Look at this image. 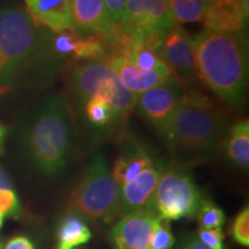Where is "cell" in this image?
I'll use <instances>...</instances> for the list:
<instances>
[{"mask_svg": "<svg viewBox=\"0 0 249 249\" xmlns=\"http://www.w3.org/2000/svg\"><path fill=\"white\" fill-rule=\"evenodd\" d=\"M123 24L144 31H166L173 26L167 0H127Z\"/></svg>", "mask_w": 249, "mask_h": 249, "instance_id": "13", "label": "cell"}, {"mask_svg": "<svg viewBox=\"0 0 249 249\" xmlns=\"http://www.w3.org/2000/svg\"><path fill=\"white\" fill-rule=\"evenodd\" d=\"M202 196L188 174L178 170L161 173L150 207L156 216L164 222L192 218L197 213Z\"/></svg>", "mask_w": 249, "mask_h": 249, "instance_id": "7", "label": "cell"}, {"mask_svg": "<svg viewBox=\"0 0 249 249\" xmlns=\"http://www.w3.org/2000/svg\"><path fill=\"white\" fill-rule=\"evenodd\" d=\"M229 129L225 112L200 92L191 90L160 133L174 157L198 161L217 151Z\"/></svg>", "mask_w": 249, "mask_h": 249, "instance_id": "4", "label": "cell"}, {"mask_svg": "<svg viewBox=\"0 0 249 249\" xmlns=\"http://www.w3.org/2000/svg\"><path fill=\"white\" fill-rule=\"evenodd\" d=\"M21 211V204L15 189L0 187V213L4 216L18 217Z\"/></svg>", "mask_w": 249, "mask_h": 249, "instance_id": "25", "label": "cell"}, {"mask_svg": "<svg viewBox=\"0 0 249 249\" xmlns=\"http://www.w3.org/2000/svg\"><path fill=\"white\" fill-rule=\"evenodd\" d=\"M242 6H244V8L246 9V12H248L249 13V0H240Z\"/></svg>", "mask_w": 249, "mask_h": 249, "instance_id": "30", "label": "cell"}, {"mask_svg": "<svg viewBox=\"0 0 249 249\" xmlns=\"http://www.w3.org/2000/svg\"><path fill=\"white\" fill-rule=\"evenodd\" d=\"M4 249H36L34 246L33 241L29 238L23 235L14 236V238L9 239L7 244L5 245Z\"/></svg>", "mask_w": 249, "mask_h": 249, "instance_id": "28", "label": "cell"}, {"mask_svg": "<svg viewBox=\"0 0 249 249\" xmlns=\"http://www.w3.org/2000/svg\"><path fill=\"white\" fill-rule=\"evenodd\" d=\"M103 1H104L112 22L114 24H123L127 0H103Z\"/></svg>", "mask_w": 249, "mask_h": 249, "instance_id": "27", "label": "cell"}, {"mask_svg": "<svg viewBox=\"0 0 249 249\" xmlns=\"http://www.w3.org/2000/svg\"><path fill=\"white\" fill-rule=\"evenodd\" d=\"M46 31L17 5L0 7V97L28 85H44L60 71L46 53Z\"/></svg>", "mask_w": 249, "mask_h": 249, "instance_id": "2", "label": "cell"}, {"mask_svg": "<svg viewBox=\"0 0 249 249\" xmlns=\"http://www.w3.org/2000/svg\"><path fill=\"white\" fill-rule=\"evenodd\" d=\"M173 24L202 22L205 0H167Z\"/></svg>", "mask_w": 249, "mask_h": 249, "instance_id": "20", "label": "cell"}, {"mask_svg": "<svg viewBox=\"0 0 249 249\" xmlns=\"http://www.w3.org/2000/svg\"><path fill=\"white\" fill-rule=\"evenodd\" d=\"M155 161L152 157L141 147H133L124 151L114 161L111 171L112 178L119 187L132 181Z\"/></svg>", "mask_w": 249, "mask_h": 249, "instance_id": "17", "label": "cell"}, {"mask_svg": "<svg viewBox=\"0 0 249 249\" xmlns=\"http://www.w3.org/2000/svg\"><path fill=\"white\" fill-rule=\"evenodd\" d=\"M160 218L150 209L124 213L112 227L111 241L116 249H151V238Z\"/></svg>", "mask_w": 249, "mask_h": 249, "instance_id": "9", "label": "cell"}, {"mask_svg": "<svg viewBox=\"0 0 249 249\" xmlns=\"http://www.w3.org/2000/svg\"><path fill=\"white\" fill-rule=\"evenodd\" d=\"M249 13L240 0H205V29L219 33H246Z\"/></svg>", "mask_w": 249, "mask_h": 249, "instance_id": "12", "label": "cell"}, {"mask_svg": "<svg viewBox=\"0 0 249 249\" xmlns=\"http://www.w3.org/2000/svg\"><path fill=\"white\" fill-rule=\"evenodd\" d=\"M185 93V88L179 82H170L141 93L135 107L145 120L160 130L177 110Z\"/></svg>", "mask_w": 249, "mask_h": 249, "instance_id": "11", "label": "cell"}, {"mask_svg": "<svg viewBox=\"0 0 249 249\" xmlns=\"http://www.w3.org/2000/svg\"><path fill=\"white\" fill-rule=\"evenodd\" d=\"M161 55L185 90L198 82L193 40L182 26L173 24L166 30Z\"/></svg>", "mask_w": 249, "mask_h": 249, "instance_id": "8", "label": "cell"}, {"mask_svg": "<svg viewBox=\"0 0 249 249\" xmlns=\"http://www.w3.org/2000/svg\"><path fill=\"white\" fill-rule=\"evenodd\" d=\"M198 227L203 230L220 229L225 223V213L211 201H202L197 210Z\"/></svg>", "mask_w": 249, "mask_h": 249, "instance_id": "22", "label": "cell"}, {"mask_svg": "<svg viewBox=\"0 0 249 249\" xmlns=\"http://www.w3.org/2000/svg\"><path fill=\"white\" fill-rule=\"evenodd\" d=\"M26 12L37 26L60 33L75 31L70 0H24Z\"/></svg>", "mask_w": 249, "mask_h": 249, "instance_id": "15", "label": "cell"}, {"mask_svg": "<svg viewBox=\"0 0 249 249\" xmlns=\"http://www.w3.org/2000/svg\"><path fill=\"white\" fill-rule=\"evenodd\" d=\"M4 214H2L1 213H0V227L2 226V223H4Z\"/></svg>", "mask_w": 249, "mask_h": 249, "instance_id": "31", "label": "cell"}, {"mask_svg": "<svg viewBox=\"0 0 249 249\" xmlns=\"http://www.w3.org/2000/svg\"><path fill=\"white\" fill-rule=\"evenodd\" d=\"M82 111L89 126L99 129L116 121L117 116L110 104L99 97H92L82 105Z\"/></svg>", "mask_w": 249, "mask_h": 249, "instance_id": "21", "label": "cell"}, {"mask_svg": "<svg viewBox=\"0 0 249 249\" xmlns=\"http://www.w3.org/2000/svg\"><path fill=\"white\" fill-rule=\"evenodd\" d=\"M71 13L76 30L110 37L116 24L112 22L103 0H70Z\"/></svg>", "mask_w": 249, "mask_h": 249, "instance_id": "16", "label": "cell"}, {"mask_svg": "<svg viewBox=\"0 0 249 249\" xmlns=\"http://www.w3.org/2000/svg\"><path fill=\"white\" fill-rule=\"evenodd\" d=\"M182 249H210V248H208L207 246L202 244L198 239H192V240L187 242L186 246Z\"/></svg>", "mask_w": 249, "mask_h": 249, "instance_id": "29", "label": "cell"}, {"mask_svg": "<svg viewBox=\"0 0 249 249\" xmlns=\"http://www.w3.org/2000/svg\"><path fill=\"white\" fill-rule=\"evenodd\" d=\"M71 213L92 222H111L120 213V187L107 161L96 155L70 198Z\"/></svg>", "mask_w": 249, "mask_h": 249, "instance_id": "6", "label": "cell"}, {"mask_svg": "<svg viewBox=\"0 0 249 249\" xmlns=\"http://www.w3.org/2000/svg\"><path fill=\"white\" fill-rule=\"evenodd\" d=\"M67 67L68 92L76 105L99 97L110 104L117 119L126 120L129 117L139 95L130 92L104 60H76Z\"/></svg>", "mask_w": 249, "mask_h": 249, "instance_id": "5", "label": "cell"}, {"mask_svg": "<svg viewBox=\"0 0 249 249\" xmlns=\"http://www.w3.org/2000/svg\"><path fill=\"white\" fill-rule=\"evenodd\" d=\"M161 173L158 164H151L132 181L120 187V213L150 209V204Z\"/></svg>", "mask_w": 249, "mask_h": 249, "instance_id": "14", "label": "cell"}, {"mask_svg": "<svg viewBox=\"0 0 249 249\" xmlns=\"http://www.w3.org/2000/svg\"><path fill=\"white\" fill-rule=\"evenodd\" d=\"M226 143V154L229 160L241 170L249 167V121H238L230 127Z\"/></svg>", "mask_w": 249, "mask_h": 249, "instance_id": "18", "label": "cell"}, {"mask_svg": "<svg viewBox=\"0 0 249 249\" xmlns=\"http://www.w3.org/2000/svg\"><path fill=\"white\" fill-rule=\"evenodd\" d=\"M192 40L198 80L227 107L241 108L248 90L247 33L204 29Z\"/></svg>", "mask_w": 249, "mask_h": 249, "instance_id": "3", "label": "cell"}, {"mask_svg": "<svg viewBox=\"0 0 249 249\" xmlns=\"http://www.w3.org/2000/svg\"><path fill=\"white\" fill-rule=\"evenodd\" d=\"M105 62L114 71L120 82L130 92L139 96L155 87L170 82H179L169 66L150 71H143L134 66L126 55L116 50H110Z\"/></svg>", "mask_w": 249, "mask_h": 249, "instance_id": "10", "label": "cell"}, {"mask_svg": "<svg viewBox=\"0 0 249 249\" xmlns=\"http://www.w3.org/2000/svg\"><path fill=\"white\" fill-rule=\"evenodd\" d=\"M57 239V249H76L91 239V232L82 217L71 213L59 224Z\"/></svg>", "mask_w": 249, "mask_h": 249, "instance_id": "19", "label": "cell"}, {"mask_svg": "<svg viewBox=\"0 0 249 249\" xmlns=\"http://www.w3.org/2000/svg\"><path fill=\"white\" fill-rule=\"evenodd\" d=\"M18 147L34 172L53 178L70 164L76 143L70 101L49 92L26 108L15 126Z\"/></svg>", "mask_w": 249, "mask_h": 249, "instance_id": "1", "label": "cell"}, {"mask_svg": "<svg viewBox=\"0 0 249 249\" xmlns=\"http://www.w3.org/2000/svg\"><path fill=\"white\" fill-rule=\"evenodd\" d=\"M174 244V236L171 232L169 224L164 220H158L156 224L151 238V249H171Z\"/></svg>", "mask_w": 249, "mask_h": 249, "instance_id": "24", "label": "cell"}, {"mask_svg": "<svg viewBox=\"0 0 249 249\" xmlns=\"http://www.w3.org/2000/svg\"><path fill=\"white\" fill-rule=\"evenodd\" d=\"M198 240L202 244L207 246L210 249H224V235L223 231L220 229H213V230H203L198 229L197 232Z\"/></svg>", "mask_w": 249, "mask_h": 249, "instance_id": "26", "label": "cell"}, {"mask_svg": "<svg viewBox=\"0 0 249 249\" xmlns=\"http://www.w3.org/2000/svg\"><path fill=\"white\" fill-rule=\"evenodd\" d=\"M233 239L245 247L249 246V209L246 207L236 214L231 229Z\"/></svg>", "mask_w": 249, "mask_h": 249, "instance_id": "23", "label": "cell"}]
</instances>
